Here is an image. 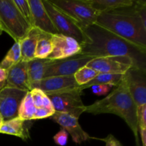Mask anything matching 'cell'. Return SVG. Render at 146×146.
<instances>
[{"label": "cell", "instance_id": "cell-1", "mask_svg": "<svg viewBox=\"0 0 146 146\" xmlns=\"http://www.w3.org/2000/svg\"><path fill=\"white\" fill-rule=\"evenodd\" d=\"M89 44H81L80 54L101 58L128 56L135 68L146 71V48H141L94 23L84 29Z\"/></svg>", "mask_w": 146, "mask_h": 146}, {"label": "cell", "instance_id": "cell-2", "mask_svg": "<svg viewBox=\"0 0 146 146\" xmlns=\"http://www.w3.org/2000/svg\"><path fill=\"white\" fill-rule=\"evenodd\" d=\"M96 24L135 45L146 48L145 1H134L130 7L101 13Z\"/></svg>", "mask_w": 146, "mask_h": 146}, {"label": "cell", "instance_id": "cell-3", "mask_svg": "<svg viewBox=\"0 0 146 146\" xmlns=\"http://www.w3.org/2000/svg\"><path fill=\"white\" fill-rule=\"evenodd\" d=\"M85 112L98 115L111 113L118 115L125 121L135 136L137 145L139 144L137 122V107L129 93L123 75L121 82L106 97L86 106Z\"/></svg>", "mask_w": 146, "mask_h": 146}, {"label": "cell", "instance_id": "cell-4", "mask_svg": "<svg viewBox=\"0 0 146 146\" xmlns=\"http://www.w3.org/2000/svg\"><path fill=\"white\" fill-rule=\"evenodd\" d=\"M0 27L15 42L21 41L32 28L17 9L14 0H0Z\"/></svg>", "mask_w": 146, "mask_h": 146}, {"label": "cell", "instance_id": "cell-5", "mask_svg": "<svg viewBox=\"0 0 146 146\" xmlns=\"http://www.w3.org/2000/svg\"><path fill=\"white\" fill-rule=\"evenodd\" d=\"M42 3L58 34L74 38L81 45L89 44V38L73 19L54 7L48 0H44Z\"/></svg>", "mask_w": 146, "mask_h": 146}, {"label": "cell", "instance_id": "cell-6", "mask_svg": "<svg viewBox=\"0 0 146 146\" xmlns=\"http://www.w3.org/2000/svg\"><path fill=\"white\" fill-rule=\"evenodd\" d=\"M51 4L74 20L83 30L96 23L99 13L87 0H48Z\"/></svg>", "mask_w": 146, "mask_h": 146}, {"label": "cell", "instance_id": "cell-7", "mask_svg": "<svg viewBox=\"0 0 146 146\" xmlns=\"http://www.w3.org/2000/svg\"><path fill=\"white\" fill-rule=\"evenodd\" d=\"M78 87L71 91L47 95L55 112L66 113L77 118L85 112L86 106L81 98L82 91Z\"/></svg>", "mask_w": 146, "mask_h": 146}, {"label": "cell", "instance_id": "cell-8", "mask_svg": "<svg viewBox=\"0 0 146 146\" xmlns=\"http://www.w3.org/2000/svg\"><path fill=\"white\" fill-rule=\"evenodd\" d=\"M94 58H96L95 57L78 54L64 59L55 60L51 65L46 67L43 78L74 75L78 70L86 66Z\"/></svg>", "mask_w": 146, "mask_h": 146}, {"label": "cell", "instance_id": "cell-9", "mask_svg": "<svg viewBox=\"0 0 146 146\" xmlns=\"http://www.w3.org/2000/svg\"><path fill=\"white\" fill-rule=\"evenodd\" d=\"M86 66L103 74L123 75L128 70L135 68L133 60L128 56H109L96 58Z\"/></svg>", "mask_w": 146, "mask_h": 146}, {"label": "cell", "instance_id": "cell-10", "mask_svg": "<svg viewBox=\"0 0 146 146\" xmlns=\"http://www.w3.org/2000/svg\"><path fill=\"white\" fill-rule=\"evenodd\" d=\"M27 92L6 86L0 89V115L4 121L18 117L20 104Z\"/></svg>", "mask_w": 146, "mask_h": 146}, {"label": "cell", "instance_id": "cell-11", "mask_svg": "<svg viewBox=\"0 0 146 146\" xmlns=\"http://www.w3.org/2000/svg\"><path fill=\"white\" fill-rule=\"evenodd\" d=\"M123 78L136 107L146 105V71L133 67Z\"/></svg>", "mask_w": 146, "mask_h": 146}, {"label": "cell", "instance_id": "cell-12", "mask_svg": "<svg viewBox=\"0 0 146 146\" xmlns=\"http://www.w3.org/2000/svg\"><path fill=\"white\" fill-rule=\"evenodd\" d=\"M79 86L76 81L74 76H51L41 79L38 82L31 86V90L38 88L46 95L71 91L77 88Z\"/></svg>", "mask_w": 146, "mask_h": 146}, {"label": "cell", "instance_id": "cell-13", "mask_svg": "<svg viewBox=\"0 0 146 146\" xmlns=\"http://www.w3.org/2000/svg\"><path fill=\"white\" fill-rule=\"evenodd\" d=\"M52 51L48 56L50 60H61L81 53V46L71 37L62 34H54L51 38Z\"/></svg>", "mask_w": 146, "mask_h": 146}, {"label": "cell", "instance_id": "cell-14", "mask_svg": "<svg viewBox=\"0 0 146 146\" xmlns=\"http://www.w3.org/2000/svg\"><path fill=\"white\" fill-rule=\"evenodd\" d=\"M32 18L31 27L44 33L58 34V31L53 24L48 13L46 11L41 0H28Z\"/></svg>", "mask_w": 146, "mask_h": 146}, {"label": "cell", "instance_id": "cell-15", "mask_svg": "<svg viewBox=\"0 0 146 146\" xmlns=\"http://www.w3.org/2000/svg\"><path fill=\"white\" fill-rule=\"evenodd\" d=\"M51 118L71 135L73 141L76 144H80L91 138L89 135L80 125L78 118L68 114L58 112H55Z\"/></svg>", "mask_w": 146, "mask_h": 146}, {"label": "cell", "instance_id": "cell-16", "mask_svg": "<svg viewBox=\"0 0 146 146\" xmlns=\"http://www.w3.org/2000/svg\"><path fill=\"white\" fill-rule=\"evenodd\" d=\"M28 62L21 60L17 64L7 70V82L6 86L12 87L26 91H30L29 85Z\"/></svg>", "mask_w": 146, "mask_h": 146}, {"label": "cell", "instance_id": "cell-17", "mask_svg": "<svg viewBox=\"0 0 146 146\" xmlns=\"http://www.w3.org/2000/svg\"><path fill=\"white\" fill-rule=\"evenodd\" d=\"M41 33V31L39 29L32 27L27 36L19 41L21 54V60L29 62L35 58L34 53L36 46Z\"/></svg>", "mask_w": 146, "mask_h": 146}, {"label": "cell", "instance_id": "cell-18", "mask_svg": "<svg viewBox=\"0 0 146 146\" xmlns=\"http://www.w3.org/2000/svg\"><path fill=\"white\" fill-rule=\"evenodd\" d=\"M27 123L28 121H22L19 117L4 121L0 128V133L15 135L24 141H27L29 138V125H27Z\"/></svg>", "mask_w": 146, "mask_h": 146}, {"label": "cell", "instance_id": "cell-19", "mask_svg": "<svg viewBox=\"0 0 146 146\" xmlns=\"http://www.w3.org/2000/svg\"><path fill=\"white\" fill-rule=\"evenodd\" d=\"M54 62V60L48 58H34L29 61L27 64V72H28V79L29 88L31 86L35 83L38 82L43 79L44 72L48 66L51 65ZM31 91V88H30Z\"/></svg>", "mask_w": 146, "mask_h": 146}, {"label": "cell", "instance_id": "cell-20", "mask_svg": "<svg viewBox=\"0 0 146 146\" xmlns=\"http://www.w3.org/2000/svg\"><path fill=\"white\" fill-rule=\"evenodd\" d=\"M94 9L101 13L109 12L121 8L130 7L133 4V0H87Z\"/></svg>", "mask_w": 146, "mask_h": 146}, {"label": "cell", "instance_id": "cell-21", "mask_svg": "<svg viewBox=\"0 0 146 146\" xmlns=\"http://www.w3.org/2000/svg\"><path fill=\"white\" fill-rule=\"evenodd\" d=\"M123 75L119 74H98L94 79L91 80L85 85L79 86L81 91H84L86 88H91L93 86L95 85H109L111 86H117L121 82L122 79Z\"/></svg>", "mask_w": 146, "mask_h": 146}, {"label": "cell", "instance_id": "cell-22", "mask_svg": "<svg viewBox=\"0 0 146 146\" xmlns=\"http://www.w3.org/2000/svg\"><path fill=\"white\" fill-rule=\"evenodd\" d=\"M52 34L41 31L36 46L34 57L35 58H47L52 51Z\"/></svg>", "mask_w": 146, "mask_h": 146}, {"label": "cell", "instance_id": "cell-23", "mask_svg": "<svg viewBox=\"0 0 146 146\" xmlns=\"http://www.w3.org/2000/svg\"><path fill=\"white\" fill-rule=\"evenodd\" d=\"M36 108L33 102L30 91L27 92L20 104L18 111V117L24 121H31L34 120Z\"/></svg>", "mask_w": 146, "mask_h": 146}, {"label": "cell", "instance_id": "cell-24", "mask_svg": "<svg viewBox=\"0 0 146 146\" xmlns=\"http://www.w3.org/2000/svg\"><path fill=\"white\" fill-rule=\"evenodd\" d=\"M21 54L19 41H17L9 50L7 55L0 62V68L4 70H8L16 64L21 61Z\"/></svg>", "mask_w": 146, "mask_h": 146}, {"label": "cell", "instance_id": "cell-25", "mask_svg": "<svg viewBox=\"0 0 146 146\" xmlns=\"http://www.w3.org/2000/svg\"><path fill=\"white\" fill-rule=\"evenodd\" d=\"M30 94L32 97L33 102L36 108L44 107L49 109H54L48 97L41 90L38 88H33L30 91Z\"/></svg>", "mask_w": 146, "mask_h": 146}, {"label": "cell", "instance_id": "cell-26", "mask_svg": "<svg viewBox=\"0 0 146 146\" xmlns=\"http://www.w3.org/2000/svg\"><path fill=\"white\" fill-rule=\"evenodd\" d=\"M98 74L96 71L86 66L78 70L74 76L78 85L81 86L94 79Z\"/></svg>", "mask_w": 146, "mask_h": 146}, {"label": "cell", "instance_id": "cell-27", "mask_svg": "<svg viewBox=\"0 0 146 146\" xmlns=\"http://www.w3.org/2000/svg\"><path fill=\"white\" fill-rule=\"evenodd\" d=\"M14 2L21 16L31 27L32 18H31V9H30L29 4L28 0H14Z\"/></svg>", "mask_w": 146, "mask_h": 146}, {"label": "cell", "instance_id": "cell-28", "mask_svg": "<svg viewBox=\"0 0 146 146\" xmlns=\"http://www.w3.org/2000/svg\"><path fill=\"white\" fill-rule=\"evenodd\" d=\"M137 122L138 129L146 128V105L137 107Z\"/></svg>", "mask_w": 146, "mask_h": 146}, {"label": "cell", "instance_id": "cell-29", "mask_svg": "<svg viewBox=\"0 0 146 146\" xmlns=\"http://www.w3.org/2000/svg\"><path fill=\"white\" fill-rule=\"evenodd\" d=\"M68 133L64 129L61 128L58 133H57L54 136V141L56 144L60 146H64L68 142Z\"/></svg>", "mask_w": 146, "mask_h": 146}, {"label": "cell", "instance_id": "cell-30", "mask_svg": "<svg viewBox=\"0 0 146 146\" xmlns=\"http://www.w3.org/2000/svg\"><path fill=\"white\" fill-rule=\"evenodd\" d=\"M111 86L109 85H95L93 86L92 91L94 94L97 96H103L106 94L110 91Z\"/></svg>", "mask_w": 146, "mask_h": 146}, {"label": "cell", "instance_id": "cell-31", "mask_svg": "<svg viewBox=\"0 0 146 146\" xmlns=\"http://www.w3.org/2000/svg\"><path fill=\"white\" fill-rule=\"evenodd\" d=\"M103 141H105L106 146H122L121 143L111 134L108 135L105 139H103Z\"/></svg>", "mask_w": 146, "mask_h": 146}, {"label": "cell", "instance_id": "cell-32", "mask_svg": "<svg viewBox=\"0 0 146 146\" xmlns=\"http://www.w3.org/2000/svg\"><path fill=\"white\" fill-rule=\"evenodd\" d=\"M7 70L2 69L0 68V89L6 86L7 82Z\"/></svg>", "mask_w": 146, "mask_h": 146}, {"label": "cell", "instance_id": "cell-33", "mask_svg": "<svg viewBox=\"0 0 146 146\" xmlns=\"http://www.w3.org/2000/svg\"><path fill=\"white\" fill-rule=\"evenodd\" d=\"M138 133L141 135V140L143 146H146V128L138 129Z\"/></svg>", "mask_w": 146, "mask_h": 146}, {"label": "cell", "instance_id": "cell-34", "mask_svg": "<svg viewBox=\"0 0 146 146\" xmlns=\"http://www.w3.org/2000/svg\"><path fill=\"white\" fill-rule=\"evenodd\" d=\"M3 123H4V120H3V118L1 117V115H0V128H1V125H2Z\"/></svg>", "mask_w": 146, "mask_h": 146}, {"label": "cell", "instance_id": "cell-35", "mask_svg": "<svg viewBox=\"0 0 146 146\" xmlns=\"http://www.w3.org/2000/svg\"><path fill=\"white\" fill-rule=\"evenodd\" d=\"M2 32H3L2 29H1V27H0V35H1V34H2Z\"/></svg>", "mask_w": 146, "mask_h": 146}]
</instances>
